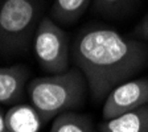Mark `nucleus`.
<instances>
[{"label": "nucleus", "mask_w": 148, "mask_h": 132, "mask_svg": "<svg viewBox=\"0 0 148 132\" xmlns=\"http://www.w3.org/2000/svg\"><path fill=\"white\" fill-rule=\"evenodd\" d=\"M70 53L97 102L105 101L111 90L136 75L148 61L144 42L108 27L82 29L73 40Z\"/></svg>", "instance_id": "obj_1"}, {"label": "nucleus", "mask_w": 148, "mask_h": 132, "mask_svg": "<svg viewBox=\"0 0 148 132\" xmlns=\"http://www.w3.org/2000/svg\"><path fill=\"white\" fill-rule=\"evenodd\" d=\"M87 91V81L77 66L64 73L34 78L27 85L31 105L42 123H48L65 111H74L83 106Z\"/></svg>", "instance_id": "obj_2"}, {"label": "nucleus", "mask_w": 148, "mask_h": 132, "mask_svg": "<svg viewBox=\"0 0 148 132\" xmlns=\"http://www.w3.org/2000/svg\"><path fill=\"white\" fill-rule=\"evenodd\" d=\"M40 0L0 1V49L21 50L36 31L40 18Z\"/></svg>", "instance_id": "obj_3"}, {"label": "nucleus", "mask_w": 148, "mask_h": 132, "mask_svg": "<svg viewBox=\"0 0 148 132\" xmlns=\"http://www.w3.org/2000/svg\"><path fill=\"white\" fill-rule=\"evenodd\" d=\"M33 48L40 66L50 74L70 69V46L68 36L50 17H42L34 31Z\"/></svg>", "instance_id": "obj_4"}, {"label": "nucleus", "mask_w": 148, "mask_h": 132, "mask_svg": "<svg viewBox=\"0 0 148 132\" xmlns=\"http://www.w3.org/2000/svg\"><path fill=\"white\" fill-rule=\"evenodd\" d=\"M148 106V78L128 79L118 85L106 96L102 115L108 120L130 111Z\"/></svg>", "instance_id": "obj_5"}, {"label": "nucleus", "mask_w": 148, "mask_h": 132, "mask_svg": "<svg viewBox=\"0 0 148 132\" xmlns=\"http://www.w3.org/2000/svg\"><path fill=\"white\" fill-rule=\"evenodd\" d=\"M28 70L21 65L0 68V105H15L24 96Z\"/></svg>", "instance_id": "obj_6"}, {"label": "nucleus", "mask_w": 148, "mask_h": 132, "mask_svg": "<svg viewBox=\"0 0 148 132\" xmlns=\"http://www.w3.org/2000/svg\"><path fill=\"white\" fill-rule=\"evenodd\" d=\"M101 132H148V106L130 111L116 118L105 120Z\"/></svg>", "instance_id": "obj_7"}, {"label": "nucleus", "mask_w": 148, "mask_h": 132, "mask_svg": "<svg viewBox=\"0 0 148 132\" xmlns=\"http://www.w3.org/2000/svg\"><path fill=\"white\" fill-rule=\"evenodd\" d=\"M4 115L11 132H38L44 124L32 105H15Z\"/></svg>", "instance_id": "obj_8"}, {"label": "nucleus", "mask_w": 148, "mask_h": 132, "mask_svg": "<svg viewBox=\"0 0 148 132\" xmlns=\"http://www.w3.org/2000/svg\"><path fill=\"white\" fill-rule=\"evenodd\" d=\"M49 132H97L90 118L75 111H65L53 119Z\"/></svg>", "instance_id": "obj_9"}, {"label": "nucleus", "mask_w": 148, "mask_h": 132, "mask_svg": "<svg viewBox=\"0 0 148 132\" xmlns=\"http://www.w3.org/2000/svg\"><path fill=\"white\" fill-rule=\"evenodd\" d=\"M92 0H54L52 16L54 21L71 24L86 12Z\"/></svg>", "instance_id": "obj_10"}, {"label": "nucleus", "mask_w": 148, "mask_h": 132, "mask_svg": "<svg viewBox=\"0 0 148 132\" xmlns=\"http://www.w3.org/2000/svg\"><path fill=\"white\" fill-rule=\"evenodd\" d=\"M94 5L98 11L106 13H114L115 11L123 8L126 4H128L130 0H92Z\"/></svg>", "instance_id": "obj_11"}, {"label": "nucleus", "mask_w": 148, "mask_h": 132, "mask_svg": "<svg viewBox=\"0 0 148 132\" xmlns=\"http://www.w3.org/2000/svg\"><path fill=\"white\" fill-rule=\"evenodd\" d=\"M136 34H138L140 38L148 41V13L142 20V23L138 25V28H136Z\"/></svg>", "instance_id": "obj_12"}, {"label": "nucleus", "mask_w": 148, "mask_h": 132, "mask_svg": "<svg viewBox=\"0 0 148 132\" xmlns=\"http://www.w3.org/2000/svg\"><path fill=\"white\" fill-rule=\"evenodd\" d=\"M0 132H11L7 126V122H5V115L0 111Z\"/></svg>", "instance_id": "obj_13"}]
</instances>
